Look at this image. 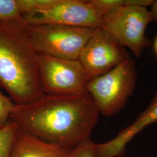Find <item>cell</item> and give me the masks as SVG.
I'll list each match as a JSON object with an SVG mask.
<instances>
[{"mask_svg": "<svg viewBox=\"0 0 157 157\" xmlns=\"http://www.w3.org/2000/svg\"><path fill=\"white\" fill-rule=\"evenodd\" d=\"M100 112L90 94H44L31 104L16 105L10 119L19 130L71 151L90 139Z\"/></svg>", "mask_w": 157, "mask_h": 157, "instance_id": "1", "label": "cell"}, {"mask_svg": "<svg viewBox=\"0 0 157 157\" xmlns=\"http://www.w3.org/2000/svg\"><path fill=\"white\" fill-rule=\"evenodd\" d=\"M21 21L0 22V89L18 105L31 104L45 94L40 79L38 54L27 39Z\"/></svg>", "mask_w": 157, "mask_h": 157, "instance_id": "2", "label": "cell"}, {"mask_svg": "<svg viewBox=\"0 0 157 157\" xmlns=\"http://www.w3.org/2000/svg\"><path fill=\"white\" fill-rule=\"evenodd\" d=\"M21 25L34 51L41 55L78 59L84 46L97 29L59 25Z\"/></svg>", "mask_w": 157, "mask_h": 157, "instance_id": "3", "label": "cell"}, {"mask_svg": "<svg viewBox=\"0 0 157 157\" xmlns=\"http://www.w3.org/2000/svg\"><path fill=\"white\" fill-rule=\"evenodd\" d=\"M137 71L129 58L101 76L91 79L87 85L100 114L111 117L124 108L135 90Z\"/></svg>", "mask_w": 157, "mask_h": 157, "instance_id": "4", "label": "cell"}, {"mask_svg": "<svg viewBox=\"0 0 157 157\" xmlns=\"http://www.w3.org/2000/svg\"><path fill=\"white\" fill-rule=\"evenodd\" d=\"M152 21L151 12L146 6H122L104 17L101 29L124 47L129 48L136 57H139L150 44L145 32Z\"/></svg>", "mask_w": 157, "mask_h": 157, "instance_id": "5", "label": "cell"}, {"mask_svg": "<svg viewBox=\"0 0 157 157\" xmlns=\"http://www.w3.org/2000/svg\"><path fill=\"white\" fill-rule=\"evenodd\" d=\"M40 79L45 94L80 95L90 79L78 59L38 54Z\"/></svg>", "mask_w": 157, "mask_h": 157, "instance_id": "6", "label": "cell"}, {"mask_svg": "<svg viewBox=\"0 0 157 157\" xmlns=\"http://www.w3.org/2000/svg\"><path fill=\"white\" fill-rule=\"evenodd\" d=\"M104 17L90 1L59 0L51 8L23 15L22 21L32 24L100 29L102 28Z\"/></svg>", "mask_w": 157, "mask_h": 157, "instance_id": "7", "label": "cell"}, {"mask_svg": "<svg viewBox=\"0 0 157 157\" xmlns=\"http://www.w3.org/2000/svg\"><path fill=\"white\" fill-rule=\"evenodd\" d=\"M129 58V52L124 46L100 29L86 43L78 59L90 80L107 73Z\"/></svg>", "mask_w": 157, "mask_h": 157, "instance_id": "8", "label": "cell"}, {"mask_svg": "<svg viewBox=\"0 0 157 157\" xmlns=\"http://www.w3.org/2000/svg\"><path fill=\"white\" fill-rule=\"evenodd\" d=\"M157 121V94L135 121L110 140L94 146L95 157H122L128 144L143 129Z\"/></svg>", "mask_w": 157, "mask_h": 157, "instance_id": "9", "label": "cell"}, {"mask_svg": "<svg viewBox=\"0 0 157 157\" xmlns=\"http://www.w3.org/2000/svg\"><path fill=\"white\" fill-rule=\"evenodd\" d=\"M69 152L17 129L9 157H67Z\"/></svg>", "mask_w": 157, "mask_h": 157, "instance_id": "10", "label": "cell"}, {"mask_svg": "<svg viewBox=\"0 0 157 157\" xmlns=\"http://www.w3.org/2000/svg\"><path fill=\"white\" fill-rule=\"evenodd\" d=\"M17 131V124L10 119L0 129V157H9Z\"/></svg>", "mask_w": 157, "mask_h": 157, "instance_id": "11", "label": "cell"}, {"mask_svg": "<svg viewBox=\"0 0 157 157\" xmlns=\"http://www.w3.org/2000/svg\"><path fill=\"white\" fill-rule=\"evenodd\" d=\"M22 19L17 0H0V22H18Z\"/></svg>", "mask_w": 157, "mask_h": 157, "instance_id": "12", "label": "cell"}, {"mask_svg": "<svg viewBox=\"0 0 157 157\" xmlns=\"http://www.w3.org/2000/svg\"><path fill=\"white\" fill-rule=\"evenodd\" d=\"M59 0H17L22 17L35 12L44 10L56 4Z\"/></svg>", "mask_w": 157, "mask_h": 157, "instance_id": "13", "label": "cell"}, {"mask_svg": "<svg viewBox=\"0 0 157 157\" xmlns=\"http://www.w3.org/2000/svg\"><path fill=\"white\" fill-rule=\"evenodd\" d=\"M15 104L10 97L2 94L0 90V129H2L10 118L12 111Z\"/></svg>", "mask_w": 157, "mask_h": 157, "instance_id": "14", "label": "cell"}, {"mask_svg": "<svg viewBox=\"0 0 157 157\" xmlns=\"http://www.w3.org/2000/svg\"><path fill=\"white\" fill-rule=\"evenodd\" d=\"M94 146L91 139L86 140L69 152L67 157H95Z\"/></svg>", "mask_w": 157, "mask_h": 157, "instance_id": "15", "label": "cell"}, {"mask_svg": "<svg viewBox=\"0 0 157 157\" xmlns=\"http://www.w3.org/2000/svg\"><path fill=\"white\" fill-rule=\"evenodd\" d=\"M151 13L153 21L157 23V1H154L151 4Z\"/></svg>", "mask_w": 157, "mask_h": 157, "instance_id": "16", "label": "cell"}, {"mask_svg": "<svg viewBox=\"0 0 157 157\" xmlns=\"http://www.w3.org/2000/svg\"><path fill=\"white\" fill-rule=\"evenodd\" d=\"M154 50L155 54L157 55V36L154 42Z\"/></svg>", "mask_w": 157, "mask_h": 157, "instance_id": "17", "label": "cell"}]
</instances>
